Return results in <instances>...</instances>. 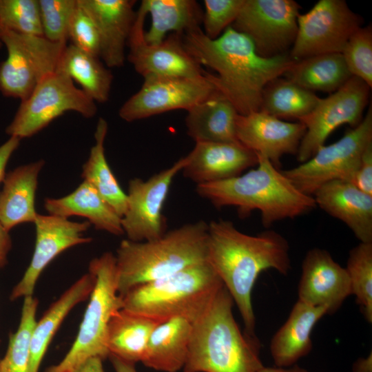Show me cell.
Here are the masks:
<instances>
[{
  "instance_id": "1",
  "label": "cell",
  "mask_w": 372,
  "mask_h": 372,
  "mask_svg": "<svg viewBox=\"0 0 372 372\" xmlns=\"http://www.w3.org/2000/svg\"><path fill=\"white\" fill-rule=\"evenodd\" d=\"M187 51L202 66L214 70L211 80L240 115L260 110L262 92L272 80L285 74L293 64L289 54L260 56L251 41L228 27L216 39H210L201 28L182 36Z\"/></svg>"
},
{
  "instance_id": "2",
  "label": "cell",
  "mask_w": 372,
  "mask_h": 372,
  "mask_svg": "<svg viewBox=\"0 0 372 372\" xmlns=\"http://www.w3.org/2000/svg\"><path fill=\"white\" fill-rule=\"evenodd\" d=\"M207 261L236 304L244 332L257 338L251 292L265 270L288 274L291 260L287 240L271 229L251 236L239 231L231 221L212 220L208 223Z\"/></svg>"
},
{
  "instance_id": "3",
  "label": "cell",
  "mask_w": 372,
  "mask_h": 372,
  "mask_svg": "<svg viewBox=\"0 0 372 372\" xmlns=\"http://www.w3.org/2000/svg\"><path fill=\"white\" fill-rule=\"evenodd\" d=\"M257 167L238 176L196 186V193L217 208L231 206L241 218L258 210L264 227L309 213L316 204L265 156L257 154Z\"/></svg>"
},
{
  "instance_id": "4",
  "label": "cell",
  "mask_w": 372,
  "mask_h": 372,
  "mask_svg": "<svg viewBox=\"0 0 372 372\" xmlns=\"http://www.w3.org/2000/svg\"><path fill=\"white\" fill-rule=\"evenodd\" d=\"M234 300L223 287L204 314L192 323L184 372H258L264 366L257 338L242 332Z\"/></svg>"
},
{
  "instance_id": "5",
  "label": "cell",
  "mask_w": 372,
  "mask_h": 372,
  "mask_svg": "<svg viewBox=\"0 0 372 372\" xmlns=\"http://www.w3.org/2000/svg\"><path fill=\"white\" fill-rule=\"evenodd\" d=\"M208 223L199 220L166 231L160 238L121 242L116 249L117 292L132 288L207 261Z\"/></svg>"
},
{
  "instance_id": "6",
  "label": "cell",
  "mask_w": 372,
  "mask_h": 372,
  "mask_svg": "<svg viewBox=\"0 0 372 372\" xmlns=\"http://www.w3.org/2000/svg\"><path fill=\"white\" fill-rule=\"evenodd\" d=\"M223 284L208 261L135 287L121 296L123 307L160 322L200 318Z\"/></svg>"
},
{
  "instance_id": "7",
  "label": "cell",
  "mask_w": 372,
  "mask_h": 372,
  "mask_svg": "<svg viewBox=\"0 0 372 372\" xmlns=\"http://www.w3.org/2000/svg\"><path fill=\"white\" fill-rule=\"evenodd\" d=\"M89 272L95 278L94 289L76 337L64 358L45 372H72L87 360L109 356L106 340L112 316L123 307L117 292L116 257L105 252L91 260Z\"/></svg>"
},
{
  "instance_id": "8",
  "label": "cell",
  "mask_w": 372,
  "mask_h": 372,
  "mask_svg": "<svg viewBox=\"0 0 372 372\" xmlns=\"http://www.w3.org/2000/svg\"><path fill=\"white\" fill-rule=\"evenodd\" d=\"M97 110L96 102L76 87L70 77L56 70L43 79L30 96L21 101L6 132L21 140L37 134L67 112L90 118Z\"/></svg>"
},
{
  "instance_id": "9",
  "label": "cell",
  "mask_w": 372,
  "mask_h": 372,
  "mask_svg": "<svg viewBox=\"0 0 372 372\" xmlns=\"http://www.w3.org/2000/svg\"><path fill=\"white\" fill-rule=\"evenodd\" d=\"M371 142V105L361 123L348 130L340 139L324 145L305 162L282 172L299 191L313 196L321 186L330 181L351 182L362 154Z\"/></svg>"
},
{
  "instance_id": "10",
  "label": "cell",
  "mask_w": 372,
  "mask_h": 372,
  "mask_svg": "<svg viewBox=\"0 0 372 372\" xmlns=\"http://www.w3.org/2000/svg\"><path fill=\"white\" fill-rule=\"evenodd\" d=\"M1 40L7 56L0 63V92L21 101L43 79L56 70L67 45L6 30H1Z\"/></svg>"
},
{
  "instance_id": "11",
  "label": "cell",
  "mask_w": 372,
  "mask_h": 372,
  "mask_svg": "<svg viewBox=\"0 0 372 372\" xmlns=\"http://www.w3.org/2000/svg\"><path fill=\"white\" fill-rule=\"evenodd\" d=\"M362 21L345 1L320 0L309 12L298 14L297 34L289 54L297 61L316 55L342 53Z\"/></svg>"
},
{
  "instance_id": "12",
  "label": "cell",
  "mask_w": 372,
  "mask_h": 372,
  "mask_svg": "<svg viewBox=\"0 0 372 372\" xmlns=\"http://www.w3.org/2000/svg\"><path fill=\"white\" fill-rule=\"evenodd\" d=\"M300 9L293 0H245L231 27L247 37L262 57L287 54L296 37Z\"/></svg>"
},
{
  "instance_id": "13",
  "label": "cell",
  "mask_w": 372,
  "mask_h": 372,
  "mask_svg": "<svg viewBox=\"0 0 372 372\" xmlns=\"http://www.w3.org/2000/svg\"><path fill=\"white\" fill-rule=\"evenodd\" d=\"M207 72L200 77L149 75L143 77L141 88L120 107L118 115L133 122L172 110H188L218 91Z\"/></svg>"
},
{
  "instance_id": "14",
  "label": "cell",
  "mask_w": 372,
  "mask_h": 372,
  "mask_svg": "<svg viewBox=\"0 0 372 372\" xmlns=\"http://www.w3.org/2000/svg\"><path fill=\"white\" fill-rule=\"evenodd\" d=\"M370 89L364 81L352 76L338 90L320 99L314 110L300 121L306 127L296 154L300 163L325 145L329 136L338 127L348 124L353 128L361 123Z\"/></svg>"
},
{
  "instance_id": "15",
  "label": "cell",
  "mask_w": 372,
  "mask_h": 372,
  "mask_svg": "<svg viewBox=\"0 0 372 372\" xmlns=\"http://www.w3.org/2000/svg\"><path fill=\"white\" fill-rule=\"evenodd\" d=\"M186 163L179 158L171 167L144 180L129 181L127 206L121 225L127 239L143 242L160 238L166 232V218L162 209L172 181Z\"/></svg>"
},
{
  "instance_id": "16",
  "label": "cell",
  "mask_w": 372,
  "mask_h": 372,
  "mask_svg": "<svg viewBox=\"0 0 372 372\" xmlns=\"http://www.w3.org/2000/svg\"><path fill=\"white\" fill-rule=\"evenodd\" d=\"M147 15L141 3L127 41V59L143 77L154 75L172 77H200L207 72L187 51L182 36L170 34L156 44L144 38V22Z\"/></svg>"
},
{
  "instance_id": "17",
  "label": "cell",
  "mask_w": 372,
  "mask_h": 372,
  "mask_svg": "<svg viewBox=\"0 0 372 372\" xmlns=\"http://www.w3.org/2000/svg\"><path fill=\"white\" fill-rule=\"evenodd\" d=\"M34 223L36 239L32 258L23 277L11 291V301L32 296L41 273L58 255L92 240L83 236L91 225L87 220L73 222L67 218L38 214Z\"/></svg>"
},
{
  "instance_id": "18",
  "label": "cell",
  "mask_w": 372,
  "mask_h": 372,
  "mask_svg": "<svg viewBox=\"0 0 372 372\" xmlns=\"http://www.w3.org/2000/svg\"><path fill=\"white\" fill-rule=\"evenodd\" d=\"M306 132L303 123L287 122L262 111L238 114V141L256 154L265 156L278 169L286 154H296Z\"/></svg>"
},
{
  "instance_id": "19",
  "label": "cell",
  "mask_w": 372,
  "mask_h": 372,
  "mask_svg": "<svg viewBox=\"0 0 372 372\" xmlns=\"http://www.w3.org/2000/svg\"><path fill=\"white\" fill-rule=\"evenodd\" d=\"M298 295V300L333 314L352 295L348 273L327 250L313 248L302 263Z\"/></svg>"
},
{
  "instance_id": "20",
  "label": "cell",
  "mask_w": 372,
  "mask_h": 372,
  "mask_svg": "<svg viewBox=\"0 0 372 372\" xmlns=\"http://www.w3.org/2000/svg\"><path fill=\"white\" fill-rule=\"evenodd\" d=\"M185 157L183 174L197 185L238 176L258 161L257 154L240 142H198Z\"/></svg>"
},
{
  "instance_id": "21",
  "label": "cell",
  "mask_w": 372,
  "mask_h": 372,
  "mask_svg": "<svg viewBox=\"0 0 372 372\" xmlns=\"http://www.w3.org/2000/svg\"><path fill=\"white\" fill-rule=\"evenodd\" d=\"M94 21L99 37L100 58L108 68L122 67L136 11L135 0H79Z\"/></svg>"
},
{
  "instance_id": "22",
  "label": "cell",
  "mask_w": 372,
  "mask_h": 372,
  "mask_svg": "<svg viewBox=\"0 0 372 372\" xmlns=\"http://www.w3.org/2000/svg\"><path fill=\"white\" fill-rule=\"evenodd\" d=\"M316 206L343 222L360 242H372V196L352 183L335 180L313 195Z\"/></svg>"
},
{
  "instance_id": "23",
  "label": "cell",
  "mask_w": 372,
  "mask_h": 372,
  "mask_svg": "<svg viewBox=\"0 0 372 372\" xmlns=\"http://www.w3.org/2000/svg\"><path fill=\"white\" fill-rule=\"evenodd\" d=\"M327 310L298 300L284 324L271 338L269 349L277 367H289L309 353L311 334Z\"/></svg>"
},
{
  "instance_id": "24",
  "label": "cell",
  "mask_w": 372,
  "mask_h": 372,
  "mask_svg": "<svg viewBox=\"0 0 372 372\" xmlns=\"http://www.w3.org/2000/svg\"><path fill=\"white\" fill-rule=\"evenodd\" d=\"M45 161L23 165L9 172L0 192V223L8 231L24 223H34L38 176Z\"/></svg>"
},
{
  "instance_id": "25",
  "label": "cell",
  "mask_w": 372,
  "mask_h": 372,
  "mask_svg": "<svg viewBox=\"0 0 372 372\" xmlns=\"http://www.w3.org/2000/svg\"><path fill=\"white\" fill-rule=\"evenodd\" d=\"M44 207L50 215L67 218L72 216H83L97 230L105 231L115 236L124 234L121 217L85 180L67 196L45 198Z\"/></svg>"
},
{
  "instance_id": "26",
  "label": "cell",
  "mask_w": 372,
  "mask_h": 372,
  "mask_svg": "<svg viewBox=\"0 0 372 372\" xmlns=\"http://www.w3.org/2000/svg\"><path fill=\"white\" fill-rule=\"evenodd\" d=\"M187 134L195 143L239 142L236 133L238 113L219 92L187 110Z\"/></svg>"
},
{
  "instance_id": "27",
  "label": "cell",
  "mask_w": 372,
  "mask_h": 372,
  "mask_svg": "<svg viewBox=\"0 0 372 372\" xmlns=\"http://www.w3.org/2000/svg\"><path fill=\"white\" fill-rule=\"evenodd\" d=\"M192 322L177 317L158 324L152 332L142 362L165 372H177L185 363Z\"/></svg>"
},
{
  "instance_id": "28",
  "label": "cell",
  "mask_w": 372,
  "mask_h": 372,
  "mask_svg": "<svg viewBox=\"0 0 372 372\" xmlns=\"http://www.w3.org/2000/svg\"><path fill=\"white\" fill-rule=\"evenodd\" d=\"M94 284L95 278L88 271L71 285L36 322L30 342V372H39L44 355L60 325L76 305L90 297Z\"/></svg>"
},
{
  "instance_id": "29",
  "label": "cell",
  "mask_w": 372,
  "mask_h": 372,
  "mask_svg": "<svg viewBox=\"0 0 372 372\" xmlns=\"http://www.w3.org/2000/svg\"><path fill=\"white\" fill-rule=\"evenodd\" d=\"M141 3L151 18L150 27L144 33L149 44L161 42L169 32L183 34L201 28L203 10L195 0H143Z\"/></svg>"
},
{
  "instance_id": "30",
  "label": "cell",
  "mask_w": 372,
  "mask_h": 372,
  "mask_svg": "<svg viewBox=\"0 0 372 372\" xmlns=\"http://www.w3.org/2000/svg\"><path fill=\"white\" fill-rule=\"evenodd\" d=\"M161 322L121 309L111 318L107 332L109 355L136 363L142 362L150 335Z\"/></svg>"
},
{
  "instance_id": "31",
  "label": "cell",
  "mask_w": 372,
  "mask_h": 372,
  "mask_svg": "<svg viewBox=\"0 0 372 372\" xmlns=\"http://www.w3.org/2000/svg\"><path fill=\"white\" fill-rule=\"evenodd\" d=\"M56 70L79 83L81 89L95 102L103 103L109 100L113 74L100 58L72 44L66 45Z\"/></svg>"
},
{
  "instance_id": "32",
  "label": "cell",
  "mask_w": 372,
  "mask_h": 372,
  "mask_svg": "<svg viewBox=\"0 0 372 372\" xmlns=\"http://www.w3.org/2000/svg\"><path fill=\"white\" fill-rule=\"evenodd\" d=\"M287 79L309 91L333 93L352 76L342 54L329 53L295 61Z\"/></svg>"
},
{
  "instance_id": "33",
  "label": "cell",
  "mask_w": 372,
  "mask_h": 372,
  "mask_svg": "<svg viewBox=\"0 0 372 372\" xmlns=\"http://www.w3.org/2000/svg\"><path fill=\"white\" fill-rule=\"evenodd\" d=\"M107 130L106 120L99 118L94 132L95 143L91 147L89 157L83 165L81 177L122 217L127 210V197L106 160L104 143Z\"/></svg>"
},
{
  "instance_id": "34",
  "label": "cell",
  "mask_w": 372,
  "mask_h": 372,
  "mask_svg": "<svg viewBox=\"0 0 372 372\" xmlns=\"http://www.w3.org/2000/svg\"><path fill=\"white\" fill-rule=\"evenodd\" d=\"M320 98L314 92L280 77L270 81L264 88L259 111L281 120L302 118L309 114Z\"/></svg>"
},
{
  "instance_id": "35",
  "label": "cell",
  "mask_w": 372,
  "mask_h": 372,
  "mask_svg": "<svg viewBox=\"0 0 372 372\" xmlns=\"http://www.w3.org/2000/svg\"><path fill=\"white\" fill-rule=\"evenodd\" d=\"M38 303L33 296L24 297L20 322L16 331L9 335L6 353L0 361V372H30V342Z\"/></svg>"
},
{
  "instance_id": "36",
  "label": "cell",
  "mask_w": 372,
  "mask_h": 372,
  "mask_svg": "<svg viewBox=\"0 0 372 372\" xmlns=\"http://www.w3.org/2000/svg\"><path fill=\"white\" fill-rule=\"evenodd\" d=\"M346 270L352 294L366 320L372 322V242H360L349 254Z\"/></svg>"
},
{
  "instance_id": "37",
  "label": "cell",
  "mask_w": 372,
  "mask_h": 372,
  "mask_svg": "<svg viewBox=\"0 0 372 372\" xmlns=\"http://www.w3.org/2000/svg\"><path fill=\"white\" fill-rule=\"evenodd\" d=\"M0 26L21 34L43 37L39 0H0Z\"/></svg>"
},
{
  "instance_id": "38",
  "label": "cell",
  "mask_w": 372,
  "mask_h": 372,
  "mask_svg": "<svg viewBox=\"0 0 372 372\" xmlns=\"http://www.w3.org/2000/svg\"><path fill=\"white\" fill-rule=\"evenodd\" d=\"M352 76L372 87V28L360 27L349 39L342 53Z\"/></svg>"
},
{
  "instance_id": "39",
  "label": "cell",
  "mask_w": 372,
  "mask_h": 372,
  "mask_svg": "<svg viewBox=\"0 0 372 372\" xmlns=\"http://www.w3.org/2000/svg\"><path fill=\"white\" fill-rule=\"evenodd\" d=\"M43 37L57 43H66L78 0H39Z\"/></svg>"
},
{
  "instance_id": "40",
  "label": "cell",
  "mask_w": 372,
  "mask_h": 372,
  "mask_svg": "<svg viewBox=\"0 0 372 372\" xmlns=\"http://www.w3.org/2000/svg\"><path fill=\"white\" fill-rule=\"evenodd\" d=\"M245 0H204L203 32L216 39L235 21Z\"/></svg>"
},
{
  "instance_id": "41",
  "label": "cell",
  "mask_w": 372,
  "mask_h": 372,
  "mask_svg": "<svg viewBox=\"0 0 372 372\" xmlns=\"http://www.w3.org/2000/svg\"><path fill=\"white\" fill-rule=\"evenodd\" d=\"M68 40L76 48L100 58V41L96 27L80 6L79 0L69 25Z\"/></svg>"
},
{
  "instance_id": "42",
  "label": "cell",
  "mask_w": 372,
  "mask_h": 372,
  "mask_svg": "<svg viewBox=\"0 0 372 372\" xmlns=\"http://www.w3.org/2000/svg\"><path fill=\"white\" fill-rule=\"evenodd\" d=\"M351 183L363 192L372 196V142L365 148Z\"/></svg>"
},
{
  "instance_id": "43",
  "label": "cell",
  "mask_w": 372,
  "mask_h": 372,
  "mask_svg": "<svg viewBox=\"0 0 372 372\" xmlns=\"http://www.w3.org/2000/svg\"><path fill=\"white\" fill-rule=\"evenodd\" d=\"M21 139L16 136L10 138L0 145V183L6 177L7 164L14 151L18 148Z\"/></svg>"
},
{
  "instance_id": "44",
  "label": "cell",
  "mask_w": 372,
  "mask_h": 372,
  "mask_svg": "<svg viewBox=\"0 0 372 372\" xmlns=\"http://www.w3.org/2000/svg\"><path fill=\"white\" fill-rule=\"evenodd\" d=\"M11 247L12 240L9 231L0 223V268L6 265L8 254Z\"/></svg>"
},
{
  "instance_id": "45",
  "label": "cell",
  "mask_w": 372,
  "mask_h": 372,
  "mask_svg": "<svg viewBox=\"0 0 372 372\" xmlns=\"http://www.w3.org/2000/svg\"><path fill=\"white\" fill-rule=\"evenodd\" d=\"M103 360L99 357L91 358L72 372H105Z\"/></svg>"
},
{
  "instance_id": "46",
  "label": "cell",
  "mask_w": 372,
  "mask_h": 372,
  "mask_svg": "<svg viewBox=\"0 0 372 372\" xmlns=\"http://www.w3.org/2000/svg\"><path fill=\"white\" fill-rule=\"evenodd\" d=\"M115 372H137L135 364L124 360L114 355L110 354L108 356Z\"/></svg>"
},
{
  "instance_id": "47",
  "label": "cell",
  "mask_w": 372,
  "mask_h": 372,
  "mask_svg": "<svg viewBox=\"0 0 372 372\" xmlns=\"http://www.w3.org/2000/svg\"><path fill=\"white\" fill-rule=\"evenodd\" d=\"M352 371L372 372L371 353L366 358H361L358 359L353 364Z\"/></svg>"
},
{
  "instance_id": "48",
  "label": "cell",
  "mask_w": 372,
  "mask_h": 372,
  "mask_svg": "<svg viewBox=\"0 0 372 372\" xmlns=\"http://www.w3.org/2000/svg\"><path fill=\"white\" fill-rule=\"evenodd\" d=\"M258 372H308L306 369L295 365L289 367H267L263 366Z\"/></svg>"
},
{
  "instance_id": "49",
  "label": "cell",
  "mask_w": 372,
  "mask_h": 372,
  "mask_svg": "<svg viewBox=\"0 0 372 372\" xmlns=\"http://www.w3.org/2000/svg\"><path fill=\"white\" fill-rule=\"evenodd\" d=\"M3 45L2 40H1V28L0 26V48Z\"/></svg>"
},
{
  "instance_id": "50",
  "label": "cell",
  "mask_w": 372,
  "mask_h": 372,
  "mask_svg": "<svg viewBox=\"0 0 372 372\" xmlns=\"http://www.w3.org/2000/svg\"><path fill=\"white\" fill-rule=\"evenodd\" d=\"M0 342H1V340H0ZM0 361H1V360H0Z\"/></svg>"
}]
</instances>
